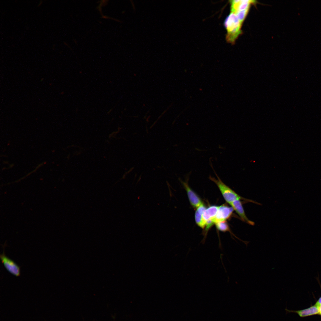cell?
Returning a JSON list of instances; mask_svg holds the SVG:
<instances>
[{
    "mask_svg": "<svg viewBox=\"0 0 321 321\" xmlns=\"http://www.w3.org/2000/svg\"><path fill=\"white\" fill-rule=\"evenodd\" d=\"M242 23L237 15L231 12L225 19L224 25L227 31L226 40L229 43L234 44L241 33Z\"/></svg>",
    "mask_w": 321,
    "mask_h": 321,
    "instance_id": "1",
    "label": "cell"
},
{
    "mask_svg": "<svg viewBox=\"0 0 321 321\" xmlns=\"http://www.w3.org/2000/svg\"><path fill=\"white\" fill-rule=\"evenodd\" d=\"M210 165L218 178L217 179H216L215 177H212L210 176H209V178L210 180L215 182L217 185L224 199L226 202L230 204L235 201L240 199L254 202V201H253L251 200L244 198L239 196L234 191L224 184L216 173L212 165L210 164Z\"/></svg>",
    "mask_w": 321,
    "mask_h": 321,
    "instance_id": "2",
    "label": "cell"
},
{
    "mask_svg": "<svg viewBox=\"0 0 321 321\" xmlns=\"http://www.w3.org/2000/svg\"><path fill=\"white\" fill-rule=\"evenodd\" d=\"M5 246L4 244L2 246L3 252L0 255L1 262L8 272L16 277L19 276L21 274V268L13 260L6 255L4 249Z\"/></svg>",
    "mask_w": 321,
    "mask_h": 321,
    "instance_id": "3",
    "label": "cell"
},
{
    "mask_svg": "<svg viewBox=\"0 0 321 321\" xmlns=\"http://www.w3.org/2000/svg\"><path fill=\"white\" fill-rule=\"evenodd\" d=\"M255 3V1L251 0L230 1L231 12L235 14L248 12L251 4Z\"/></svg>",
    "mask_w": 321,
    "mask_h": 321,
    "instance_id": "4",
    "label": "cell"
},
{
    "mask_svg": "<svg viewBox=\"0 0 321 321\" xmlns=\"http://www.w3.org/2000/svg\"><path fill=\"white\" fill-rule=\"evenodd\" d=\"M234 209L232 207H229L225 205L219 207L217 214L215 217L212 219L214 224L218 222L225 221L228 219L232 215Z\"/></svg>",
    "mask_w": 321,
    "mask_h": 321,
    "instance_id": "5",
    "label": "cell"
},
{
    "mask_svg": "<svg viewBox=\"0 0 321 321\" xmlns=\"http://www.w3.org/2000/svg\"><path fill=\"white\" fill-rule=\"evenodd\" d=\"M182 184L186 191L191 204L193 208H197L202 204L201 199L190 187L187 182H182Z\"/></svg>",
    "mask_w": 321,
    "mask_h": 321,
    "instance_id": "6",
    "label": "cell"
},
{
    "mask_svg": "<svg viewBox=\"0 0 321 321\" xmlns=\"http://www.w3.org/2000/svg\"><path fill=\"white\" fill-rule=\"evenodd\" d=\"M229 204L239 215L242 221L250 225H254V222L249 220L246 216L242 203L240 200L235 201Z\"/></svg>",
    "mask_w": 321,
    "mask_h": 321,
    "instance_id": "7",
    "label": "cell"
},
{
    "mask_svg": "<svg viewBox=\"0 0 321 321\" xmlns=\"http://www.w3.org/2000/svg\"><path fill=\"white\" fill-rule=\"evenodd\" d=\"M286 314L292 312L298 314L301 317H304L319 313L318 308L316 305L305 309L298 311L289 310L285 309Z\"/></svg>",
    "mask_w": 321,
    "mask_h": 321,
    "instance_id": "8",
    "label": "cell"
},
{
    "mask_svg": "<svg viewBox=\"0 0 321 321\" xmlns=\"http://www.w3.org/2000/svg\"><path fill=\"white\" fill-rule=\"evenodd\" d=\"M219 207L213 205L206 209L202 215L203 219L206 223L208 220L213 219L215 217L218 212Z\"/></svg>",
    "mask_w": 321,
    "mask_h": 321,
    "instance_id": "9",
    "label": "cell"
},
{
    "mask_svg": "<svg viewBox=\"0 0 321 321\" xmlns=\"http://www.w3.org/2000/svg\"><path fill=\"white\" fill-rule=\"evenodd\" d=\"M203 213L196 210L195 213V220L197 225L202 229L205 228L206 223L202 217Z\"/></svg>",
    "mask_w": 321,
    "mask_h": 321,
    "instance_id": "10",
    "label": "cell"
},
{
    "mask_svg": "<svg viewBox=\"0 0 321 321\" xmlns=\"http://www.w3.org/2000/svg\"><path fill=\"white\" fill-rule=\"evenodd\" d=\"M217 229L223 232H229L230 231L227 222L225 221H221L215 223Z\"/></svg>",
    "mask_w": 321,
    "mask_h": 321,
    "instance_id": "11",
    "label": "cell"
},
{
    "mask_svg": "<svg viewBox=\"0 0 321 321\" xmlns=\"http://www.w3.org/2000/svg\"><path fill=\"white\" fill-rule=\"evenodd\" d=\"M321 304V296L320 297V298H319L317 302L316 303L315 305H316V306H318Z\"/></svg>",
    "mask_w": 321,
    "mask_h": 321,
    "instance_id": "12",
    "label": "cell"
},
{
    "mask_svg": "<svg viewBox=\"0 0 321 321\" xmlns=\"http://www.w3.org/2000/svg\"><path fill=\"white\" fill-rule=\"evenodd\" d=\"M318 308L319 313L321 315V304L318 306Z\"/></svg>",
    "mask_w": 321,
    "mask_h": 321,
    "instance_id": "13",
    "label": "cell"
}]
</instances>
